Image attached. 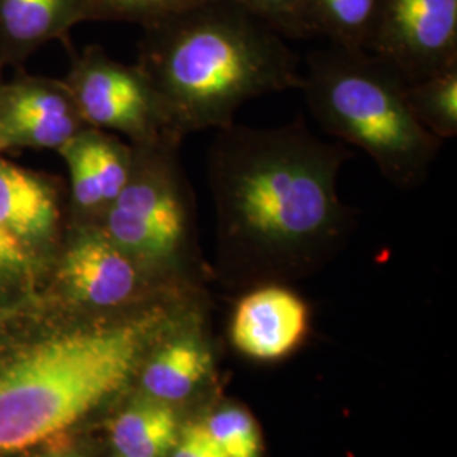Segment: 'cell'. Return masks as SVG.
Returning a JSON list of instances; mask_svg holds the SVG:
<instances>
[{"label": "cell", "mask_w": 457, "mask_h": 457, "mask_svg": "<svg viewBox=\"0 0 457 457\" xmlns=\"http://www.w3.org/2000/svg\"><path fill=\"white\" fill-rule=\"evenodd\" d=\"M88 128L66 83L22 70L0 85V154L60 147Z\"/></svg>", "instance_id": "obj_9"}, {"label": "cell", "mask_w": 457, "mask_h": 457, "mask_svg": "<svg viewBox=\"0 0 457 457\" xmlns=\"http://www.w3.org/2000/svg\"><path fill=\"white\" fill-rule=\"evenodd\" d=\"M63 82L88 128L120 134L132 146L183 143L170 131L158 98L136 63L117 62L92 45L71 51Z\"/></svg>", "instance_id": "obj_7"}, {"label": "cell", "mask_w": 457, "mask_h": 457, "mask_svg": "<svg viewBox=\"0 0 457 457\" xmlns=\"http://www.w3.org/2000/svg\"><path fill=\"white\" fill-rule=\"evenodd\" d=\"M381 0H303V14L312 36L322 34L330 45L370 49Z\"/></svg>", "instance_id": "obj_16"}, {"label": "cell", "mask_w": 457, "mask_h": 457, "mask_svg": "<svg viewBox=\"0 0 457 457\" xmlns=\"http://www.w3.org/2000/svg\"><path fill=\"white\" fill-rule=\"evenodd\" d=\"M4 68H5V66L2 65V62H0V85L4 83Z\"/></svg>", "instance_id": "obj_24"}, {"label": "cell", "mask_w": 457, "mask_h": 457, "mask_svg": "<svg viewBox=\"0 0 457 457\" xmlns=\"http://www.w3.org/2000/svg\"><path fill=\"white\" fill-rule=\"evenodd\" d=\"M180 436L175 411L168 403L145 400L124 410L112 424L117 457H166Z\"/></svg>", "instance_id": "obj_15"}, {"label": "cell", "mask_w": 457, "mask_h": 457, "mask_svg": "<svg viewBox=\"0 0 457 457\" xmlns=\"http://www.w3.org/2000/svg\"><path fill=\"white\" fill-rule=\"evenodd\" d=\"M83 21L132 22L143 28L177 16L209 0H83Z\"/></svg>", "instance_id": "obj_19"}, {"label": "cell", "mask_w": 457, "mask_h": 457, "mask_svg": "<svg viewBox=\"0 0 457 457\" xmlns=\"http://www.w3.org/2000/svg\"><path fill=\"white\" fill-rule=\"evenodd\" d=\"M132 146V145H131ZM181 143L132 146L129 180L98 226L164 287L195 256L196 198Z\"/></svg>", "instance_id": "obj_5"}, {"label": "cell", "mask_w": 457, "mask_h": 457, "mask_svg": "<svg viewBox=\"0 0 457 457\" xmlns=\"http://www.w3.org/2000/svg\"><path fill=\"white\" fill-rule=\"evenodd\" d=\"M309 320V307L300 295L278 283H262L236 303L230 339L253 360H281L305 339Z\"/></svg>", "instance_id": "obj_12"}, {"label": "cell", "mask_w": 457, "mask_h": 457, "mask_svg": "<svg viewBox=\"0 0 457 457\" xmlns=\"http://www.w3.org/2000/svg\"><path fill=\"white\" fill-rule=\"evenodd\" d=\"M68 228L65 180L0 158V230L51 268Z\"/></svg>", "instance_id": "obj_10"}, {"label": "cell", "mask_w": 457, "mask_h": 457, "mask_svg": "<svg viewBox=\"0 0 457 457\" xmlns=\"http://www.w3.org/2000/svg\"><path fill=\"white\" fill-rule=\"evenodd\" d=\"M48 273V262L0 230V313L36 300Z\"/></svg>", "instance_id": "obj_18"}, {"label": "cell", "mask_w": 457, "mask_h": 457, "mask_svg": "<svg viewBox=\"0 0 457 457\" xmlns=\"http://www.w3.org/2000/svg\"><path fill=\"white\" fill-rule=\"evenodd\" d=\"M407 100L415 119L437 139L457 134V65L419 82L407 83Z\"/></svg>", "instance_id": "obj_17"}, {"label": "cell", "mask_w": 457, "mask_h": 457, "mask_svg": "<svg viewBox=\"0 0 457 457\" xmlns=\"http://www.w3.org/2000/svg\"><path fill=\"white\" fill-rule=\"evenodd\" d=\"M83 0H0V62L24 70L36 51L83 22Z\"/></svg>", "instance_id": "obj_13"}, {"label": "cell", "mask_w": 457, "mask_h": 457, "mask_svg": "<svg viewBox=\"0 0 457 457\" xmlns=\"http://www.w3.org/2000/svg\"><path fill=\"white\" fill-rule=\"evenodd\" d=\"M41 457H82V456H77V454H68V453H65V454H62V453H53V454H46V456H41Z\"/></svg>", "instance_id": "obj_23"}, {"label": "cell", "mask_w": 457, "mask_h": 457, "mask_svg": "<svg viewBox=\"0 0 457 457\" xmlns=\"http://www.w3.org/2000/svg\"><path fill=\"white\" fill-rule=\"evenodd\" d=\"M170 457H228L212 441L204 424L187 425Z\"/></svg>", "instance_id": "obj_22"}, {"label": "cell", "mask_w": 457, "mask_h": 457, "mask_svg": "<svg viewBox=\"0 0 457 457\" xmlns=\"http://www.w3.org/2000/svg\"><path fill=\"white\" fill-rule=\"evenodd\" d=\"M368 51L407 83L457 65V0H381Z\"/></svg>", "instance_id": "obj_8"}, {"label": "cell", "mask_w": 457, "mask_h": 457, "mask_svg": "<svg viewBox=\"0 0 457 457\" xmlns=\"http://www.w3.org/2000/svg\"><path fill=\"white\" fill-rule=\"evenodd\" d=\"M181 309L173 326L175 336L151 358L143 371V388L149 398L173 403L195 392L211 368V353L195 327L181 326Z\"/></svg>", "instance_id": "obj_14"}, {"label": "cell", "mask_w": 457, "mask_h": 457, "mask_svg": "<svg viewBox=\"0 0 457 457\" xmlns=\"http://www.w3.org/2000/svg\"><path fill=\"white\" fill-rule=\"evenodd\" d=\"M56 153L70 175V224H98L129 180L131 145L114 132L85 128Z\"/></svg>", "instance_id": "obj_11"}, {"label": "cell", "mask_w": 457, "mask_h": 457, "mask_svg": "<svg viewBox=\"0 0 457 457\" xmlns=\"http://www.w3.org/2000/svg\"><path fill=\"white\" fill-rule=\"evenodd\" d=\"M204 427L226 456L262 457L260 428L249 411L239 407L219 410Z\"/></svg>", "instance_id": "obj_20"}, {"label": "cell", "mask_w": 457, "mask_h": 457, "mask_svg": "<svg viewBox=\"0 0 457 457\" xmlns=\"http://www.w3.org/2000/svg\"><path fill=\"white\" fill-rule=\"evenodd\" d=\"M46 281L53 298L79 313L126 311L180 295L151 277L98 224H70Z\"/></svg>", "instance_id": "obj_6"}, {"label": "cell", "mask_w": 457, "mask_h": 457, "mask_svg": "<svg viewBox=\"0 0 457 457\" xmlns=\"http://www.w3.org/2000/svg\"><path fill=\"white\" fill-rule=\"evenodd\" d=\"M351 158L349 147L317 137L303 117L219 129L207 180L228 256L258 270H292L341 241L356 217L337 194Z\"/></svg>", "instance_id": "obj_1"}, {"label": "cell", "mask_w": 457, "mask_h": 457, "mask_svg": "<svg viewBox=\"0 0 457 457\" xmlns=\"http://www.w3.org/2000/svg\"><path fill=\"white\" fill-rule=\"evenodd\" d=\"M251 14L260 17L279 36L290 39L311 37L303 14V0H234Z\"/></svg>", "instance_id": "obj_21"}, {"label": "cell", "mask_w": 457, "mask_h": 457, "mask_svg": "<svg viewBox=\"0 0 457 457\" xmlns=\"http://www.w3.org/2000/svg\"><path fill=\"white\" fill-rule=\"evenodd\" d=\"M175 295L92 313L0 362V456L26 451L77 424L117 392L147 345L173 322Z\"/></svg>", "instance_id": "obj_3"}, {"label": "cell", "mask_w": 457, "mask_h": 457, "mask_svg": "<svg viewBox=\"0 0 457 457\" xmlns=\"http://www.w3.org/2000/svg\"><path fill=\"white\" fill-rule=\"evenodd\" d=\"M319 126L360 147L400 190L424 185L441 139L415 119L403 77L366 49L312 51L300 88Z\"/></svg>", "instance_id": "obj_4"}, {"label": "cell", "mask_w": 457, "mask_h": 457, "mask_svg": "<svg viewBox=\"0 0 457 457\" xmlns=\"http://www.w3.org/2000/svg\"><path fill=\"white\" fill-rule=\"evenodd\" d=\"M136 65L181 141L226 129L245 102L303 83L285 37L234 0H209L143 28Z\"/></svg>", "instance_id": "obj_2"}]
</instances>
